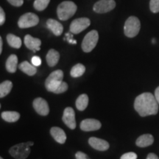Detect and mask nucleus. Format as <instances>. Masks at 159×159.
I'll return each instance as SVG.
<instances>
[{
	"mask_svg": "<svg viewBox=\"0 0 159 159\" xmlns=\"http://www.w3.org/2000/svg\"><path fill=\"white\" fill-rule=\"evenodd\" d=\"M1 116L6 122H15L19 119L20 114L16 111H4L1 114Z\"/></svg>",
	"mask_w": 159,
	"mask_h": 159,
	"instance_id": "nucleus-20",
	"label": "nucleus"
},
{
	"mask_svg": "<svg viewBox=\"0 0 159 159\" xmlns=\"http://www.w3.org/2000/svg\"><path fill=\"white\" fill-rule=\"evenodd\" d=\"M150 8L152 13H156L159 12V0H150Z\"/></svg>",
	"mask_w": 159,
	"mask_h": 159,
	"instance_id": "nucleus-27",
	"label": "nucleus"
},
{
	"mask_svg": "<svg viewBox=\"0 0 159 159\" xmlns=\"http://www.w3.org/2000/svg\"><path fill=\"white\" fill-rule=\"evenodd\" d=\"M147 159H159V158L155 153H150L148 154Z\"/></svg>",
	"mask_w": 159,
	"mask_h": 159,
	"instance_id": "nucleus-34",
	"label": "nucleus"
},
{
	"mask_svg": "<svg viewBox=\"0 0 159 159\" xmlns=\"http://www.w3.org/2000/svg\"><path fill=\"white\" fill-rule=\"evenodd\" d=\"M66 37L67 41H68L69 43H72V44H76L77 43V41H75V40L72 39V35H71L70 33H66Z\"/></svg>",
	"mask_w": 159,
	"mask_h": 159,
	"instance_id": "nucleus-33",
	"label": "nucleus"
},
{
	"mask_svg": "<svg viewBox=\"0 0 159 159\" xmlns=\"http://www.w3.org/2000/svg\"><path fill=\"white\" fill-rule=\"evenodd\" d=\"M85 71V67L81 63H77L71 69L70 75L72 77H79L84 74Z\"/></svg>",
	"mask_w": 159,
	"mask_h": 159,
	"instance_id": "nucleus-24",
	"label": "nucleus"
},
{
	"mask_svg": "<svg viewBox=\"0 0 159 159\" xmlns=\"http://www.w3.org/2000/svg\"><path fill=\"white\" fill-rule=\"evenodd\" d=\"M2 46H3L2 39L0 38V54H2Z\"/></svg>",
	"mask_w": 159,
	"mask_h": 159,
	"instance_id": "nucleus-36",
	"label": "nucleus"
},
{
	"mask_svg": "<svg viewBox=\"0 0 159 159\" xmlns=\"http://www.w3.org/2000/svg\"><path fill=\"white\" fill-rule=\"evenodd\" d=\"M33 105L37 114L41 116H47L49 114V108L48 103L41 97H38L35 99L33 102Z\"/></svg>",
	"mask_w": 159,
	"mask_h": 159,
	"instance_id": "nucleus-10",
	"label": "nucleus"
},
{
	"mask_svg": "<svg viewBox=\"0 0 159 159\" xmlns=\"http://www.w3.org/2000/svg\"><path fill=\"white\" fill-rule=\"evenodd\" d=\"M50 0H35L33 7L36 11H42L47 8Z\"/></svg>",
	"mask_w": 159,
	"mask_h": 159,
	"instance_id": "nucleus-26",
	"label": "nucleus"
},
{
	"mask_svg": "<svg viewBox=\"0 0 159 159\" xmlns=\"http://www.w3.org/2000/svg\"><path fill=\"white\" fill-rule=\"evenodd\" d=\"M89 143L91 148L99 151H105L110 148V144L107 141L96 137H91L89 139Z\"/></svg>",
	"mask_w": 159,
	"mask_h": 159,
	"instance_id": "nucleus-12",
	"label": "nucleus"
},
{
	"mask_svg": "<svg viewBox=\"0 0 159 159\" xmlns=\"http://www.w3.org/2000/svg\"><path fill=\"white\" fill-rule=\"evenodd\" d=\"M63 122L65 123L68 128L71 130H74L76 128V121H75V113L74 109L71 107H67L63 111L62 117Z\"/></svg>",
	"mask_w": 159,
	"mask_h": 159,
	"instance_id": "nucleus-9",
	"label": "nucleus"
},
{
	"mask_svg": "<svg viewBox=\"0 0 159 159\" xmlns=\"http://www.w3.org/2000/svg\"><path fill=\"white\" fill-rule=\"evenodd\" d=\"M0 159H3V158H2V157H1V158H0Z\"/></svg>",
	"mask_w": 159,
	"mask_h": 159,
	"instance_id": "nucleus-38",
	"label": "nucleus"
},
{
	"mask_svg": "<svg viewBox=\"0 0 159 159\" xmlns=\"http://www.w3.org/2000/svg\"><path fill=\"white\" fill-rule=\"evenodd\" d=\"M19 69L29 76H33L37 72V69L34 65H31L27 61H23L19 66Z\"/></svg>",
	"mask_w": 159,
	"mask_h": 159,
	"instance_id": "nucleus-18",
	"label": "nucleus"
},
{
	"mask_svg": "<svg viewBox=\"0 0 159 159\" xmlns=\"http://www.w3.org/2000/svg\"><path fill=\"white\" fill-rule=\"evenodd\" d=\"M7 2L15 7H20L23 5L24 0H7Z\"/></svg>",
	"mask_w": 159,
	"mask_h": 159,
	"instance_id": "nucleus-29",
	"label": "nucleus"
},
{
	"mask_svg": "<svg viewBox=\"0 0 159 159\" xmlns=\"http://www.w3.org/2000/svg\"><path fill=\"white\" fill-rule=\"evenodd\" d=\"M39 22V18L36 14L33 13H27L21 16L18 21L20 28L25 29L35 27Z\"/></svg>",
	"mask_w": 159,
	"mask_h": 159,
	"instance_id": "nucleus-6",
	"label": "nucleus"
},
{
	"mask_svg": "<svg viewBox=\"0 0 159 159\" xmlns=\"http://www.w3.org/2000/svg\"><path fill=\"white\" fill-rule=\"evenodd\" d=\"M75 157H76V159H90V158L86 154L83 152H80V151H79L75 154Z\"/></svg>",
	"mask_w": 159,
	"mask_h": 159,
	"instance_id": "nucleus-31",
	"label": "nucleus"
},
{
	"mask_svg": "<svg viewBox=\"0 0 159 159\" xmlns=\"http://www.w3.org/2000/svg\"><path fill=\"white\" fill-rule=\"evenodd\" d=\"M7 41L8 44L11 47L16 49H19L21 46V40L19 37L13 34H8L7 35Z\"/></svg>",
	"mask_w": 159,
	"mask_h": 159,
	"instance_id": "nucleus-23",
	"label": "nucleus"
},
{
	"mask_svg": "<svg viewBox=\"0 0 159 159\" xmlns=\"http://www.w3.org/2000/svg\"><path fill=\"white\" fill-rule=\"evenodd\" d=\"M50 134L53 139L59 144H64L66 140V135L62 129L58 127H52L50 129Z\"/></svg>",
	"mask_w": 159,
	"mask_h": 159,
	"instance_id": "nucleus-15",
	"label": "nucleus"
},
{
	"mask_svg": "<svg viewBox=\"0 0 159 159\" xmlns=\"http://www.w3.org/2000/svg\"><path fill=\"white\" fill-rule=\"evenodd\" d=\"M63 72L62 70H56L52 71L50 75H49L47 80H46L45 83L52 82V81H57V80H63Z\"/></svg>",
	"mask_w": 159,
	"mask_h": 159,
	"instance_id": "nucleus-25",
	"label": "nucleus"
},
{
	"mask_svg": "<svg viewBox=\"0 0 159 159\" xmlns=\"http://www.w3.org/2000/svg\"><path fill=\"white\" fill-rule=\"evenodd\" d=\"M154 138L151 134L142 135L136 139V144L139 148H147L153 144Z\"/></svg>",
	"mask_w": 159,
	"mask_h": 159,
	"instance_id": "nucleus-16",
	"label": "nucleus"
},
{
	"mask_svg": "<svg viewBox=\"0 0 159 159\" xmlns=\"http://www.w3.org/2000/svg\"><path fill=\"white\" fill-rule=\"evenodd\" d=\"M5 13L4 10L2 8H0V25H2L4 23H5Z\"/></svg>",
	"mask_w": 159,
	"mask_h": 159,
	"instance_id": "nucleus-32",
	"label": "nucleus"
},
{
	"mask_svg": "<svg viewBox=\"0 0 159 159\" xmlns=\"http://www.w3.org/2000/svg\"><path fill=\"white\" fill-rule=\"evenodd\" d=\"M141 28L140 21L136 16H130L126 20L124 27L125 35L128 38H134L139 34Z\"/></svg>",
	"mask_w": 159,
	"mask_h": 159,
	"instance_id": "nucleus-4",
	"label": "nucleus"
},
{
	"mask_svg": "<svg viewBox=\"0 0 159 159\" xmlns=\"http://www.w3.org/2000/svg\"><path fill=\"white\" fill-rule=\"evenodd\" d=\"M156 43V40L152 39V43Z\"/></svg>",
	"mask_w": 159,
	"mask_h": 159,
	"instance_id": "nucleus-37",
	"label": "nucleus"
},
{
	"mask_svg": "<svg viewBox=\"0 0 159 159\" xmlns=\"http://www.w3.org/2000/svg\"><path fill=\"white\" fill-rule=\"evenodd\" d=\"M90 25L91 21L88 18H79V19H75L71 23L69 30L73 34H78L86 29L87 27H89Z\"/></svg>",
	"mask_w": 159,
	"mask_h": 159,
	"instance_id": "nucleus-7",
	"label": "nucleus"
},
{
	"mask_svg": "<svg viewBox=\"0 0 159 159\" xmlns=\"http://www.w3.org/2000/svg\"><path fill=\"white\" fill-rule=\"evenodd\" d=\"M25 44L29 49L36 52L40 50L41 41L39 39L31 36L30 35H27L25 37Z\"/></svg>",
	"mask_w": 159,
	"mask_h": 159,
	"instance_id": "nucleus-13",
	"label": "nucleus"
},
{
	"mask_svg": "<svg viewBox=\"0 0 159 159\" xmlns=\"http://www.w3.org/2000/svg\"><path fill=\"white\" fill-rule=\"evenodd\" d=\"M116 7L114 0H99L94 4L93 10L97 13H105L112 11Z\"/></svg>",
	"mask_w": 159,
	"mask_h": 159,
	"instance_id": "nucleus-8",
	"label": "nucleus"
},
{
	"mask_svg": "<svg viewBox=\"0 0 159 159\" xmlns=\"http://www.w3.org/2000/svg\"><path fill=\"white\" fill-rule=\"evenodd\" d=\"M47 26L52 32L53 34L56 35V36H59V35L62 34L63 30L62 24H61L56 20L52 19H48L47 21Z\"/></svg>",
	"mask_w": 159,
	"mask_h": 159,
	"instance_id": "nucleus-14",
	"label": "nucleus"
},
{
	"mask_svg": "<svg viewBox=\"0 0 159 159\" xmlns=\"http://www.w3.org/2000/svg\"><path fill=\"white\" fill-rule=\"evenodd\" d=\"M101 122L97 119H86L83 120L80 123V129L83 131H94L100 129Z\"/></svg>",
	"mask_w": 159,
	"mask_h": 159,
	"instance_id": "nucleus-11",
	"label": "nucleus"
},
{
	"mask_svg": "<svg viewBox=\"0 0 159 159\" xmlns=\"http://www.w3.org/2000/svg\"><path fill=\"white\" fill-rule=\"evenodd\" d=\"M77 9V5L71 1H64L58 5L57 9V17L60 20L66 21L75 14Z\"/></svg>",
	"mask_w": 159,
	"mask_h": 159,
	"instance_id": "nucleus-2",
	"label": "nucleus"
},
{
	"mask_svg": "<svg viewBox=\"0 0 159 159\" xmlns=\"http://www.w3.org/2000/svg\"><path fill=\"white\" fill-rule=\"evenodd\" d=\"M120 159H137V155L133 152H127L122 155Z\"/></svg>",
	"mask_w": 159,
	"mask_h": 159,
	"instance_id": "nucleus-28",
	"label": "nucleus"
},
{
	"mask_svg": "<svg viewBox=\"0 0 159 159\" xmlns=\"http://www.w3.org/2000/svg\"><path fill=\"white\" fill-rule=\"evenodd\" d=\"M158 102L151 93L145 92L135 99L134 108L141 116L156 115L158 111Z\"/></svg>",
	"mask_w": 159,
	"mask_h": 159,
	"instance_id": "nucleus-1",
	"label": "nucleus"
},
{
	"mask_svg": "<svg viewBox=\"0 0 159 159\" xmlns=\"http://www.w3.org/2000/svg\"><path fill=\"white\" fill-rule=\"evenodd\" d=\"M13 88V83L10 80H5L0 84V97L3 98L11 92Z\"/></svg>",
	"mask_w": 159,
	"mask_h": 159,
	"instance_id": "nucleus-22",
	"label": "nucleus"
},
{
	"mask_svg": "<svg viewBox=\"0 0 159 159\" xmlns=\"http://www.w3.org/2000/svg\"><path fill=\"white\" fill-rule=\"evenodd\" d=\"M33 142H23L16 144L9 150V153L16 159H26L29 156L31 150L30 147L33 146Z\"/></svg>",
	"mask_w": 159,
	"mask_h": 159,
	"instance_id": "nucleus-3",
	"label": "nucleus"
},
{
	"mask_svg": "<svg viewBox=\"0 0 159 159\" xmlns=\"http://www.w3.org/2000/svg\"><path fill=\"white\" fill-rule=\"evenodd\" d=\"M6 69L11 73H14L16 71L18 66V57L16 55H11L7 58L5 63Z\"/></svg>",
	"mask_w": 159,
	"mask_h": 159,
	"instance_id": "nucleus-19",
	"label": "nucleus"
},
{
	"mask_svg": "<svg viewBox=\"0 0 159 159\" xmlns=\"http://www.w3.org/2000/svg\"><path fill=\"white\" fill-rule=\"evenodd\" d=\"M76 107L79 111H84L89 105V97L87 94H81L77 97L76 102Z\"/></svg>",
	"mask_w": 159,
	"mask_h": 159,
	"instance_id": "nucleus-21",
	"label": "nucleus"
},
{
	"mask_svg": "<svg viewBox=\"0 0 159 159\" xmlns=\"http://www.w3.org/2000/svg\"><path fill=\"white\" fill-rule=\"evenodd\" d=\"M32 63L35 66H39L41 64V60L39 56H33L32 57Z\"/></svg>",
	"mask_w": 159,
	"mask_h": 159,
	"instance_id": "nucleus-30",
	"label": "nucleus"
},
{
	"mask_svg": "<svg viewBox=\"0 0 159 159\" xmlns=\"http://www.w3.org/2000/svg\"><path fill=\"white\" fill-rule=\"evenodd\" d=\"M59 59H60L59 52L53 49H51L50 50H49L47 56H46V60H47V64H48L49 66L50 67L55 66L58 63Z\"/></svg>",
	"mask_w": 159,
	"mask_h": 159,
	"instance_id": "nucleus-17",
	"label": "nucleus"
},
{
	"mask_svg": "<svg viewBox=\"0 0 159 159\" xmlns=\"http://www.w3.org/2000/svg\"><path fill=\"white\" fill-rule=\"evenodd\" d=\"M99 40V34L97 30H91L86 34L82 42V49L85 52H90L96 47Z\"/></svg>",
	"mask_w": 159,
	"mask_h": 159,
	"instance_id": "nucleus-5",
	"label": "nucleus"
},
{
	"mask_svg": "<svg viewBox=\"0 0 159 159\" xmlns=\"http://www.w3.org/2000/svg\"><path fill=\"white\" fill-rule=\"evenodd\" d=\"M155 97H156L157 102H158L159 104V86L156 89V91H155Z\"/></svg>",
	"mask_w": 159,
	"mask_h": 159,
	"instance_id": "nucleus-35",
	"label": "nucleus"
}]
</instances>
